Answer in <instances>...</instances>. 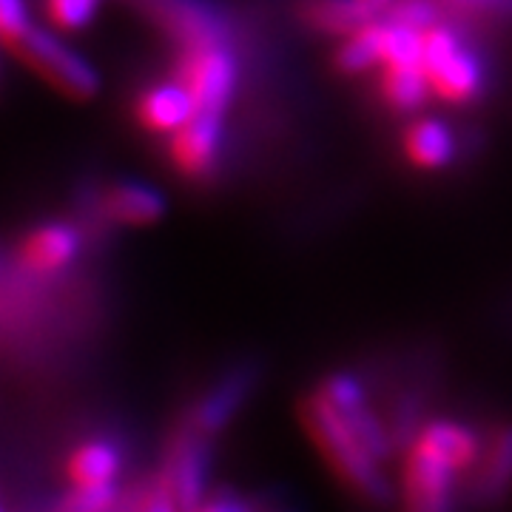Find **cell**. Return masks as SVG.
Segmentation results:
<instances>
[{"label": "cell", "instance_id": "ac0fdd59", "mask_svg": "<svg viewBox=\"0 0 512 512\" xmlns=\"http://www.w3.org/2000/svg\"><path fill=\"white\" fill-rule=\"evenodd\" d=\"M384 35H387V23H370L365 29L348 35V43L339 49L336 63L342 72H367L373 66H384Z\"/></svg>", "mask_w": 512, "mask_h": 512}, {"label": "cell", "instance_id": "8fae6325", "mask_svg": "<svg viewBox=\"0 0 512 512\" xmlns=\"http://www.w3.org/2000/svg\"><path fill=\"white\" fill-rule=\"evenodd\" d=\"M80 237L72 225H46L23 242V265L29 274H55L63 271L77 254Z\"/></svg>", "mask_w": 512, "mask_h": 512}, {"label": "cell", "instance_id": "6da1fadb", "mask_svg": "<svg viewBox=\"0 0 512 512\" xmlns=\"http://www.w3.org/2000/svg\"><path fill=\"white\" fill-rule=\"evenodd\" d=\"M299 419L325 464L350 493L362 495L367 501H390L393 490L382 473V461L359 441L348 421L333 410V404L322 393H311L302 399Z\"/></svg>", "mask_w": 512, "mask_h": 512}, {"label": "cell", "instance_id": "3957f363", "mask_svg": "<svg viewBox=\"0 0 512 512\" xmlns=\"http://www.w3.org/2000/svg\"><path fill=\"white\" fill-rule=\"evenodd\" d=\"M32 69L43 74L52 86H57L63 94H69L74 100H89L97 94L100 83L94 69L80 55H74L72 49H66L57 37L40 29H29L12 46Z\"/></svg>", "mask_w": 512, "mask_h": 512}, {"label": "cell", "instance_id": "7c38bea8", "mask_svg": "<svg viewBox=\"0 0 512 512\" xmlns=\"http://www.w3.org/2000/svg\"><path fill=\"white\" fill-rule=\"evenodd\" d=\"M120 461V450L111 441H83L66 461V478L72 487H111Z\"/></svg>", "mask_w": 512, "mask_h": 512}, {"label": "cell", "instance_id": "484cf974", "mask_svg": "<svg viewBox=\"0 0 512 512\" xmlns=\"http://www.w3.org/2000/svg\"><path fill=\"white\" fill-rule=\"evenodd\" d=\"M464 9H476V12H493V15H512V0H450Z\"/></svg>", "mask_w": 512, "mask_h": 512}, {"label": "cell", "instance_id": "5b68a950", "mask_svg": "<svg viewBox=\"0 0 512 512\" xmlns=\"http://www.w3.org/2000/svg\"><path fill=\"white\" fill-rule=\"evenodd\" d=\"M205 470H208V436L183 421V427L171 436L160 476L174 490V498L183 512L200 510L205 501Z\"/></svg>", "mask_w": 512, "mask_h": 512}, {"label": "cell", "instance_id": "8992f818", "mask_svg": "<svg viewBox=\"0 0 512 512\" xmlns=\"http://www.w3.org/2000/svg\"><path fill=\"white\" fill-rule=\"evenodd\" d=\"M319 393L333 404V410L342 419L348 421L350 430L359 436V441L365 444L373 456L379 458V461L390 456V433L384 430L382 421L376 419V413L370 410L365 393H362V384L345 376V373H333V376H328L322 382Z\"/></svg>", "mask_w": 512, "mask_h": 512}, {"label": "cell", "instance_id": "ffe728a7", "mask_svg": "<svg viewBox=\"0 0 512 512\" xmlns=\"http://www.w3.org/2000/svg\"><path fill=\"white\" fill-rule=\"evenodd\" d=\"M117 487H72L49 512H111L117 504Z\"/></svg>", "mask_w": 512, "mask_h": 512}, {"label": "cell", "instance_id": "7a4b0ae2", "mask_svg": "<svg viewBox=\"0 0 512 512\" xmlns=\"http://www.w3.org/2000/svg\"><path fill=\"white\" fill-rule=\"evenodd\" d=\"M458 473L453 461L413 441L402 467V512H453Z\"/></svg>", "mask_w": 512, "mask_h": 512}, {"label": "cell", "instance_id": "2e32d148", "mask_svg": "<svg viewBox=\"0 0 512 512\" xmlns=\"http://www.w3.org/2000/svg\"><path fill=\"white\" fill-rule=\"evenodd\" d=\"M106 211L117 222L126 225H148L163 217V197L146 185L123 183L114 185L106 194Z\"/></svg>", "mask_w": 512, "mask_h": 512}, {"label": "cell", "instance_id": "9c48e42d", "mask_svg": "<svg viewBox=\"0 0 512 512\" xmlns=\"http://www.w3.org/2000/svg\"><path fill=\"white\" fill-rule=\"evenodd\" d=\"M512 487V424L501 427L484 453L478 456L473 476V501L476 504H498Z\"/></svg>", "mask_w": 512, "mask_h": 512}, {"label": "cell", "instance_id": "4fadbf2b", "mask_svg": "<svg viewBox=\"0 0 512 512\" xmlns=\"http://www.w3.org/2000/svg\"><path fill=\"white\" fill-rule=\"evenodd\" d=\"M376 9L367 6L365 0H308L305 3V18L316 29L330 35H353L376 23Z\"/></svg>", "mask_w": 512, "mask_h": 512}, {"label": "cell", "instance_id": "ba28073f", "mask_svg": "<svg viewBox=\"0 0 512 512\" xmlns=\"http://www.w3.org/2000/svg\"><path fill=\"white\" fill-rule=\"evenodd\" d=\"M251 387H254V370L251 367L231 370L214 390H208L200 402L191 407V413L185 416V421L191 427H197L200 433H205L208 439L217 436L222 427L231 421V416L245 404Z\"/></svg>", "mask_w": 512, "mask_h": 512}, {"label": "cell", "instance_id": "d6986e66", "mask_svg": "<svg viewBox=\"0 0 512 512\" xmlns=\"http://www.w3.org/2000/svg\"><path fill=\"white\" fill-rule=\"evenodd\" d=\"M421 57H424V32L390 20L384 35V66H421Z\"/></svg>", "mask_w": 512, "mask_h": 512}, {"label": "cell", "instance_id": "cb8c5ba5", "mask_svg": "<svg viewBox=\"0 0 512 512\" xmlns=\"http://www.w3.org/2000/svg\"><path fill=\"white\" fill-rule=\"evenodd\" d=\"M390 20H393V23H402V26H410V29H416V32H427V29L436 26L439 12H436V6H433L430 0H402V3L393 9Z\"/></svg>", "mask_w": 512, "mask_h": 512}, {"label": "cell", "instance_id": "83f0119b", "mask_svg": "<svg viewBox=\"0 0 512 512\" xmlns=\"http://www.w3.org/2000/svg\"><path fill=\"white\" fill-rule=\"evenodd\" d=\"M194 512H197V510H194Z\"/></svg>", "mask_w": 512, "mask_h": 512}, {"label": "cell", "instance_id": "44dd1931", "mask_svg": "<svg viewBox=\"0 0 512 512\" xmlns=\"http://www.w3.org/2000/svg\"><path fill=\"white\" fill-rule=\"evenodd\" d=\"M458 49H461V40H458V35L453 29L439 26V23H436L433 29H427V32H424V57H421L424 72L433 77L450 57L456 55Z\"/></svg>", "mask_w": 512, "mask_h": 512}, {"label": "cell", "instance_id": "d4e9b609", "mask_svg": "<svg viewBox=\"0 0 512 512\" xmlns=\"http://www.w3.org/2000/svg\"><path fill=\"white\" fill-rule=\"evenodd\" d=\"M29 29H32V23L26 18V3L23 0H0V32H3L6 46L12 49Z\"/></svg>", "mask_w": 512, "mask_h": 512}, {"label": "cell", "instance_id": "e0dca14e", "mask_svg": "<svg viewBox=\"0 0 512 512\" xmlns=\"http://www.w3.org/2000/svg\"><path fill=\"white\" fill-rule=\"evenodd\" d=\"M433 80L424 72V66H384L382 92L384 100L399 111L419 109L427 100Z\"/></svg>", "mask_w": 512, "mask_h": 512}, {"label": "cell", "instance_id": "30bf717a", "mask_svg": "<svg viewBox=\"0 0 512 512\" xmlns=\"http://www.w3.org/2000/svg\"><path fill=\"white\" fill-rule=\"evenodd\" d=\"M137 114H140V123L148 131H171L174 134L197 114V103H194V94L188 92L183 80L180 83H163V86L148 89L140 97Z\"/></svg>", "mask_w": 512, "mask_h": 512}, {"label": "cell", "instance_id": "4316f807", "mask_svg": "<svg viewBox=\"0 0 512 512\" xmlns=\"http://www.w3.org/2000/svg\"><path fill=\"white\" fill-rule=\"evenodd\" d=\"M367 6H373V9H376V12H382L384 6H387V3H390V0H365Z\"/></svg>", "mask_w": 512, "mask_h": 512}, {"label": "cell", "instance_id": "603a6c76", "mask_svg": "<svg viewBox=\"0 0 512 512\" xmlns=\"http://www.w3.org/2000/svg\"><path fill=\"white\" fill-rule=\"evenodd\" d=\"M49 18L63 29H80L94 18L100 0H46Z\"/></svg>", "mask_w": 512, "mask_h": 512}, {"label": "cell", "instance_id": "5bb4252c", "mask_svg": "<svg viewBox=\"0 0 512 512\" xmlns=\"http://www.w3.org/2000/svg\"><path fill=\"white\" fill-rule=\"evenodd\" d=\"M430 80H433V89L439 97L450 100V103H467L484 86V66L470 49L461 46Z\"/></svg>", "mask_w": 512, "mask_h": 512}, {"label": "cell", "instance_id": "7402d4cb", "mask_svg": "<svg viewBox=\"0 0 512 512\" xmlns=\"http://www.w3.org/2000/svg\"><path fill=\"white\" fill-rule=\"evenodd\" d=\"M197 512H291L285 504L279 501H256V498H242V495L222 493L211 495L202 501V507Z\"/></svg>", "mask_w": 512, "mask_h": 512}, {"label": "cell", "instance_id": "277c9868", "mask_svg": "<svg viewBox=\"0 0 512 512\" xmlns=\"http://www.w3.org/2000/svg\"><path fill=\"white\" fill-rule=\"evenodd\" d=\"M183 83L194 94L200 114H225L237 86V63L222 40L185 49Z\"/></svg>", "mask_w": 512, "mask_h": 512}, {"label": "cell", "instance_id": "9a60e30c", "mask_svg": "<svg viewBox=\"0 0 512 512\" xmlns=\"http://www.w3.org/2000/svg\"><path fill=\"white\" fill-rule=\"evenodd\" d=\"M404 148H407V157H410L413 165L441 168V165L453 160L456 143H453V134L444 123H439V120H419L416 126L407 131Z\"/></svg>", "mask_w": 512, "mask_h": 512}, {"label": "cell", "instance_id": "52a82bcc", "mask_svg": "<svg viewBox=\"0 0 512 512\" xmlns=\"http://www.w3.org/2000/svg\"><path fill=\"white\" fill-rule=\"evenodd\" d=\"M222 137L220 114H194L180 131L171 137V160L188 177H202L217 163Z\"/></svg>", "mask_w": 512, "mask_h": 512}]
</instances>
